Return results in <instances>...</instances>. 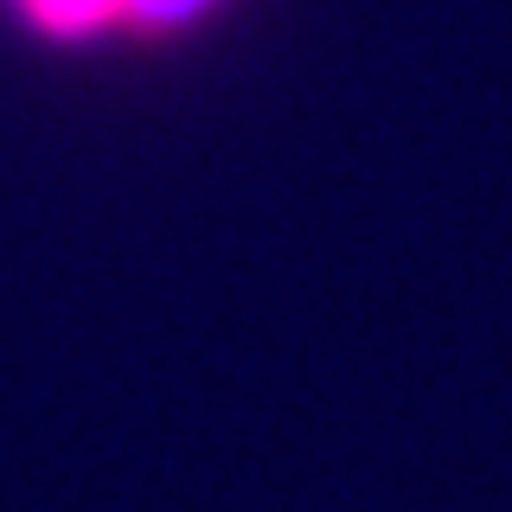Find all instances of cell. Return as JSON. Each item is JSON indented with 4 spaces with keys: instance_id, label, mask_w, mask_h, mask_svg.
I'll list each match as a JSON object with an SVG mask.
<instances>
[{
    "instance_id": "1",
    "label": "cell",
    "mask_w": 512,
    "mask_h": 512,
    "mask_svg": "<svg viewBox=\"0 0 512 512\" xmlns=\"http://www.w3.org/2000/svg\"><path fill=\"white\" fill-rule=\"evenodd\" d=\"M224 0H0L13 26L39 45H167L199 32Z\"/></svg>"
}]
</instances>
